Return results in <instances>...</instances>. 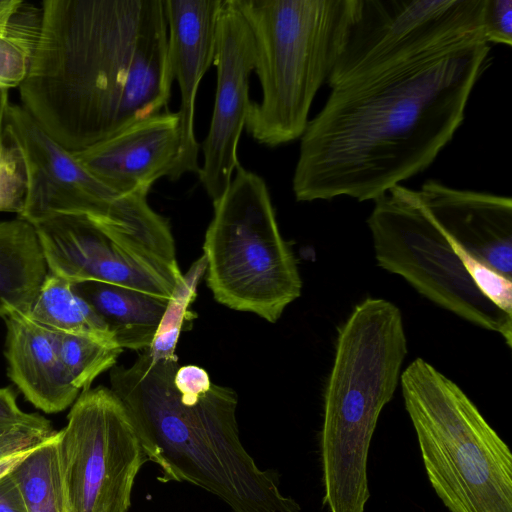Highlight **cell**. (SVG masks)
<instances>
[{
	"label": "cell",
	"mask_w": 512,
	"mask_h": 512,
	"mask_svg": "<svg viewBox=\"0 0 512 512\" xmlns=\"http://www.w3.org/2000/svg\"><path fill=\"white\" fill-rule=\"evenodd\" d=\"M483 38L342 82L301 136L297 201L376 200L451 141L487 65Z\"/></svg>",
	"instance_id": "6da1fadb"
},
{
	"label": "cell",
	"mask_w": 512,
	"mask_h": 512,
	"mask_svg": "<svg viewBox=\"0 0 512 512\" xmlns=\"http://www.w3.org/2000/svg\"><path fill=\"white\" fill-rule=\"evenodd\" d=\"M22 106L81 152L168 104L173 77L163 0H45Z\"/></svg>",
	"instance_id": "7a4b0ae2"
},
{
	"label": "cell",
	"mask_w": 512,
	"mask_h": 512,
	"mask_svg": "<svg viewBox=\"0 0 512 512\" xmlns=\"http://www.w3.org/2000/svg\"><path fill=\"white\" fill-rule=\"evenodd\" d=\"M177 357L155 359L148 349L129 367L114 366L111 390L124 404L161 482H186L222 500L231 512H300L274 471L261 469L240 440L237 395L211 385L183 403L174 385Z\"/></svg>",
	"instance_id": "3957f363"
},
{
	"label": "cell",
	"mask_w": 512,
	"mask_h": 512,
	"mask_svg": "<svg viewBox=\"0 0 512 512\" xmlns=\"http://www.w3.org/2000/svg\"><path fill=\"white\" fill-rule=\"evenodd\" d=\"M407 353L401 311L386 299H364L338 327L320 435L323 503L329 512L365 510L371 439Z\"/></svg>",
	"instance_id": "277c9868"
},
{
	"label": "cell",
	"mask_w": 512,
	"mask_h": 512,
	"mask_svg": "<svg viewBox=\"0 0 512 512\" xmlns=\"http://www.w3.org/2000/svg\"><path fill=\"white\" fill-rule=\"evenodd\" d=\"M253 37L260 102L245 129L276 147L301 138L313 100L327 82L350 29L357 0H233Z\"/></svg>",
	"instance_id": "5b68a950"
},
{
	"label": "cell",
	"mask_w": 512,
	"mask_h": 512,
	"mask_svg": "<svg viewBox=\"0 0 512 512\" xmlns=\"http://www.w3.org/2000/svg\"><path fill=\"white\" fill-rule=\"evenodd\" d=\"M426 474L450 512H512V454L466 393L423 358L401 373Z\"/></svg>",
	"instance_id": "8992f818"
},
{
	"label": "cell",
	"mask_w": 512,
	"mask_h": 512,
	"mask_svg": "<svg viewBox=\"0 0 512 512\" xmlns=\"http://www.w3.org/2000/svg\"><path fill=\"white\" fill-rule=\"evenodd\" d=\"M219 200L203 244L206 281L224 306L275 323L302 290L263 178L240 165Z\"/></svg>",
	"instance_id": "52a82bcc"
},
{
	"label": "cell",
	"mask_w": 512,
	"mask_h": 512,
	"mask_svg": "<svg viewBox=\"0 0 512 512\" xmlns=\"http://www.w3.org/2000/svg\"><path fill=\"white\" fill-rule=\"evenodd\" d=\"M367 224L379 267L401 276L438 306L499 333L511 347L512 316L479 292L417 191L392 188L374 200Z\"/></svg>",
	"instance_id": "ba28073f"
},
{
	"label": "cell",
	"mask_w": 512,
	"mask_h": 512,
	"mask_svg": "<svg viewBox=\"0 0 512 512\" xmlns=\"http://www.w3.org/2000/svg\"><path fill=\"white\" fill-rule=\"evenodd\" d=\"M3 131L19 151L26 195L18 216L34 223L56 213L89 216L95 222L140 236L155 234L163 217L147 195H119L91 175L74 155L49 136L22 105L9 101Z\"/></svg>",
	"instance_id": "9c48e42d"
},
{
	"label": "cell",
	"mask_w": 512,
	"mask_h": 512,
	"mask_svg": "<svg viewBox=\"0 0 512 512\" xmlns=\"http://www.w3.org/2000/svg\"><path fill=\"white\" fill-rule=\"evenodd\" d=\"M58 433L69 512H127L149 459L117 395L103 386L83 391Z\"/></svg>",
	"instance_id": "30bf717a"
},
{
	"label": "cell",
	"mask_w": 512,
	"mask_h": 512,
	"mask_svg": "<svg viewBox=\"0 0 512 512\" xmlns=\"http://www.w3.org/2000/svg\"><path fill=\"white\" fill-rule=\"evenodd\" d=\"M483 6L484 0H357L327 83L332 88L483 38Z\"/></svg>",
	"instance_id": "8fae6325"
},
{
	"label": "cell",
	"mask_w": 512,
	"mask_h": 512,
	"mask_svg": "<svg viewBox=\"0 0 512 512\" xmlns=\"http://www.w3.org/2000/svg\"><path fill=\"white\" fill-rule=\"evenodd\" d=\"M48 272L100 281L170 300L183 279L175 249L107 229L89 216L56 213L32 223Z\"/></svg>",
	"instance_id": "7c38bea8"
},
{
	"label": "cell",
	"mask_w": 512,
	"mask_h": 512,
	"mask_svg": "<svg viewBox=\"0 0 512 512\" xmlns=\"http://www.w3.org/2000/svg\"><path fill=\"white\" fill-rule=\"evenodd\" d=\"M213 65L217 75L215 102L202 144L204 162L198 176L215 203L225 193L239 166L237 148L251 103L249 77L255 68L253 37L233 0L222 1Z\"/></svg>",
	"instance_id": "4fadbf2b"
},
{
	"label": "cell",
	"mask_w": 512,
	"mask_h": 512,
	"mask_svg": "<svg viewBox=\"0 0 512 512\" xmlns=\"http://www.w3.org/2000/svg\"><path fill=\"white\" fill-rule=\"evenodd\" d=\"M223 0H163L168 25V59L180 89V150L168 174L175 181L186 173L199 174V144L194 132L199 84L213 64L216 30Z\"/></svg>",
	"instance_id": "5bb4252c"
},
{
	"label": "cell",
	"mask_w": 512,
	"mask_h": 512,
	"mask_svg": "<svg viewBox=\"0 0 512 512\" xmlns=\"http://www.w3.org/2000/svg\"><path fill=\"white\" fill-rule=\"evenodd\" d=\"M179 150V114L165 111L72 154L96 179L125 196L148 195L155 181L168 176Z\"/></svg>",
	"instance_id": "9a60e30c"
},
{
	"label": "cell",
	"mask_w": 512,
	"mask_h": 512,
	"mask_svg": "<svg viewBox=\"0 0 512 512\" xmlns=\"http://www.w3.org/2000/svg\"><path fill=\"white\" fill-rule=\"evenodd\" d=\"M419 200L440 230L470 255L512 279V200L427 180Z\"/></svg>",
	"instance_id": "2e32d148"
},
{
	"label": "cell",
	"mask_w": 512,
	"mask_h": 512,
	"mask_svg": "<svg viewBox=\"0 0 512 512\" xmlns=\"http://www.w3.org/2000/svg\"><path fill=\"white\" fill-rule=\"evenodd\" d=\"M4 320L8 374L25 398L45 413H58L71 406L80 391L64 372L54 331L24 314Z\"/></svg>",
	"instance_id": "e0dca14e"
},
{
	"label": "cell",
	"mask_w": 512,
	"mask_h": 512,
	"mask_svg": "<svg viewBox=\"0 0 512 512\" xmlns=\"http://www.w3.org/2000/svg\"><path fill=\"white\" fill-rule=\"evenodd\" d=\"M97 313L122 349L146 350L152 345L168 300L123 286L100 282H71Z\"/></svg>",
	"instance_id": "ac0fdd59"
},
{
	"label": "cell",
	"mask_w": 512,
	"mask_h": 512,
	"mask_svg": "<svg viewBox=\"0 0 512 512\" xmlns=\"http://www.w3.org/2000/svg\"><path fill=\"white\" fill-rule=\"evenodd\" d=\"M47 274L33 224L20 217L0 222V317L25 314Z\"/></svg>",
	"instance_id": "d6986e66"
},
{
	"label": "cell",
	"mask_w": 512,
	"mask_h": 512,
	"mask_svg": "<svg viewBox=\"0 0 512 512\" xmlns=\"http://www.w3.org/2000/svg\"><path fill=\"white\" fill-rule=\"evenodd\" d=\"M9 473L28 512H69L58 431L18 458Z\"/></svg>",
	"instance_id": "ffe728a7"
},
{
	"label": "cell",
	"mask_w": 512,
	"mask_h": 512,
	"mask_svg": "<svg viewBox=\"0 0 512 512\" xmlns=\"http://www.w3.org/2000/svg\"><path fill=\"white\" fill-rule=\"evenodd\" d=\"M24 315L52 331L115 342L105 323L75 292L71 282L49 272Z\"/></svg>",
	"instance_id": "44dd1931"
},
{
	"label": "cell",
	"mask_w": 512,
	"mask_h": 512,
	"mask_svg": "<svg viewBox=\"0 0 512 512\" xmlns=\"http://www.w3.org/2000/svg\"><path fill=\"white\" fill-rule=\"evenodd\" d=\"M42 24V5L21 1L0 31V89L20 87L30 70Z\"/></svg>",
	"instance_id": "7402d4cb"
},
{
	"label": "cell",
	"mask_w": 512,
	"mask_h": 512,
	"mask_svg": "<svg viewBox=\"0 0 512 512\" xmlns=\"http://www.w3.org/2000/svg\"><path fill=\"white\" fill-rule=\"evenodd\" d=\"M54 334L64 372L79 391L88 390L98 375L113 368L123 352L112 341L57 331Z\"/></svg>",
	"instance_id": "603a6c76"
},
{
	"label": "cell",
	"mask_w": 512,
	"mask_h": 512,
	"mask_svg": "<svg viewBox=\"0 0 512 512\" xmlns=\"http://www.w3.org/2000/svg\"><path fill=\"white\" fill-rule=\"evenodd\" d=\"M207 261L203 255L191 266L188 273L175 288L162 317L152 345L148 349L155 359L175 358V348L182 326L189 318L188 307L196 297L197 285L206 271Z\"/></svg>",
	"instance_id": "cb8c5ba5"
},
{
	"label": "cell",
	"mask_w": 512,
	"mask_h": 512,
	"mask_svg": "<svg viewBox=\"0 0 512 512\" xmlns=\"http://www.w3.org/2000/svg\"><path fill=\"white\" fill-rule=\"evenodd\" d=\"M444 235L479 292L497 308L512 316V279L479 261Z\"/></svg>",
	"instance_id": "d4e9b609"
},
{
	"label": "cell",
	"mask_w": 512,
	"mask_h": 512,
	"mask_svg": "<svg viewBox=\"0 0 512 512\" xmlns=\"http://www.w3.org/2000/svg\"><path fill=\"white\" fill-rule=\"evenodd\" d=\"M26 195V175L21 155L0 134V212L21 214Z\"/></svg>",
	"instance_id": "484cf974"
},
{
	"label": "cell",
	"mask_w": 512,
	"mask_h": 512,
	"mask_svg": "<svg viewBox=\"0 0 512 512\" xmlns=\"http://www.w3.org/2000/svg\"><path fill=\"white\" fill-rule=\"evenodd\" d=\"M55 432L26 426L0 430V475L7 472L18 458L44 442Z\"/></svg>",
	"instance_id": "4316f807"
},
{
	"label": "cell",
	"mask_w": 512,
	"mask_h": 512,
	"mask_svg": "<svg viewBox=\"0 0 512 512\" xmlns=\"http://www.w3.org/2000/svg\"><path fill=\"white\" fill-rule=\"evenodd\" d=\"M482 34L486 43L512 44V0H484Z\"/></svg>",
	"instance_id": "83f0119b"
},
{
	"label": "cell",
	"mask_w": 512,
	"mask_h": 512,
	"mask_svg": "<svg viewBox=\"0 0 512 512\" xmlns=\"http://www.w3.org/2000/svg\"><path fill=\"white\" fill-rule=\"evenodd\" d=\"M26 426L44 431H54L50 422L38 415L22 411L16 402L14 392L10 388H0V430Z\"/></svg>",
	"instance_id": "f1b7e54d"
},
{
	"label": "cell",
	"mask_w": 512,
	"mask_h": 512,
	"mask_svg": "<svg viewBox=\"0 0 512 512\" xmlns=\"http://www.w3.org/2000/svg\"><path fill=\"white\" fill-rule=\"evenodd\" d=\"M174 385L182 402L192 403L205 394L212 383L205 369L196 365H184L178 367Z\"/></svg>",
	"instance_id": "f546056e"
},
{
	"label": "cell",
	"mask_w": 512,
	"mask_h": 512,
	"mask_svg": "<svg viewBox=\"0 0 512 512\" xmlns=\"http://www.w3.org/2000/svg\"><path fill=\"white\" fill-rule=\"evenodd\" d=\"M9 470L0 475V512H28L19 487Z\"/></svg>",
	"instance_id": "4dcf8cb0"
},
{
	"label": "cell",
	"mask_w": 512,
	"mask_h": 512,
	"mask_svg": "<svg viewBox=\"0 0 512 512\" xmlns=\"http://www.w3.org/2000/svg\"><path fill=\"white\" fill-rule=\"evenodd\" d=\"M21 0H0V31L6 27Z\"/></svg>",
	"instance_id": "1f68e13d"
},
{
	"label": "cell",
	"mask_w": 512,
	"mask_h": 512,
	"mask_svg": "<svg viewBox=\"0 0 512 512\" xmlns=\"http://www.w3.org/2000/svg\"><path fill=\"white\" fill-rule=\"evenodd\" d=\"M9 103L8 90L0 89V134L3 132L5 109Z\"/></svg>",
	"instance_id": "d6a6232c"
}]
</instances>
